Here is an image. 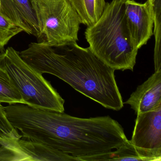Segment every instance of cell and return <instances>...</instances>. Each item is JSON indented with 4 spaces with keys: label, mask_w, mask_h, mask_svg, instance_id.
Wrapping results in <instances>:
<instances>
[{
    "label": "cell",
    "mask_w": 161,
    "mask_h": 161,
    "mask_svg": "<svg viewBox=\"0 0 161 161\" xmlns=\"http://www.w3.org/2000/svg\"><path fill=\"white\" fill-rule=\"evenodd\" d=\"M4 108L22 137L77 161L110 152L129 141L121 125L109 116L80 118L22 103Z\"/></svg>",
    "instance_id": "obj_1"
},
{
    "label": "cell",
    "mask_w": 161,
    "mask_h": 161,
    "mask_svg": "<svg viewBox=\"0 0 161 161\" xmlns=\"http://www.w3.org/2000/svg\"><path fill=\"white\" fill-rule=\"evenodd\" d=\"M19 53L21 58L41 74L49 73L64 80L86 97L107 109L121 110L123 100L113 69L77 43L51 46L32 43Z\"/></svg>",
    "instance_id": "obj_2"
},
{
    "label": "cell",
    "mask_w": 161,
    "mask_h": 161,
    "mask_svg": "<svg viewBox=\"0 0 161 161\" xmlns=\"http://www.w3.org/2000/svg\"><path fill=\"white\" fill-rule=\"evenodd\" d=\"M126 0L106 3L100 18L85 32L89 48L114 70L132 71L138 49L131 36L125 14Z\"/></svg>",
    "instance_id": "obj_3"
},
{
    "label": "cell",
    "mask_w": 161,
    "mask_h": 161,
    "mask_svg": "<svg viewBox=\"0 0 161 161\" xmlns=\"http://www.w3.org/2000/svg\"><path fill=\"white\" fill-rule=\"evenodd\" d=\"M0 67L8 73L24 104L41 110L63 113L64 100L38 72L9 47L0 53Z\"/></svg>",
    "instance_id": "obj_4"
},
{
    "label": "cell",
    "mask_w": 161,
    "mask_h": 161,
    "mask_svg": "<svg viewBox=\"0 0 161 161\" xmlns=\"http://www.w3.org/2000/svg\"><path fill=\"white\" fill-rule=\"evenodd\" d=\"M43 37L51 46L77 43L79 15L68 0H32Z\"/></svg>",
    "instance_id": "obj_5"
},
{
    "label": "cell",
    "mask_w": 161,
    "mask_h": 161,
    "mask_svg": "<svg viewBox=\"0 0 161 161\" xmlns=\"http://www.w3.org/2000/svg\"><path fill=\"white\" fill-rule=\"evenodd\" d=\"M130 142L137 147L161 151V104L137 114Z\"/></svg>",
    "instance_id": "obj_6"
},
{
    "label": "cell",
    "mask_w": 161,
    "mask_h": 161,
    "mask_svg": "<svg viewBox=\"0 0 161 161\" xmlns=\"http://www.w3.org/2000/svg\"><path fill=\"white\" fill-rule=\"evenodd\" d=\"M125 14L132 38L138 49L146 45L153 35V20L149 4L147 0L144 3L134 0H126Z\"/></svg>",
    "instance_id": "obj_7"
},
{
    "label": "cell",
    "mask_w": 161,
    "mask_h": 161,
    "mask_svg": "<svg viewBox=\"0 0 161 161\" xmlns=\"http://www.w3.org/2000/svg\"><path fill=\"white\" fill-rule=\"evenodd\" d=\"M0 12L28 34L43 37L32 0H0Z\"/></svg>",
    "instance_id": "obj_8"
},
{
    "label": "cell",
    "mask_w": 161,
    "mask_h": 161,
    "mask_svg": "<svg viewBox=\"0 0 161 161\" xmlns=\"http://www.w3.org/2000/svg\"><path fill=\"white\" fill-rule=\"evenodd\" d=\"M123 103L130 105L136 114L151 111L161 104V71H155L138 86Z\"/></svg>",
    "instance_id": "obj_9"
},
{
    "label": "cell",
    "mask_w": 161,
    "mask_h": 161,
    "mask_svg": "<svg viewBox=\"0 0 161 161\" xmlns=\"http://www.w3.org/2000/svg\"><path fill=\"white\" fill-rule=\"evenodd\" d=\"M22 137L0 104V161H25L19 149V140Z\"/></svg>",
    "instance_id": "obj_10"
},
{
    "label": "cell",
    "mask_w": 161,
    "mask_h": 161,
    "mask_svg": "<svg viewBox=\"0 0 161 161\" xmlns=\"http://www.w3.org/2000/svg\"><path fill=\"white\" fill-rule=\"evenodd\" d=\"M161 151H154L137 147L130 140L109 153L88 157L85 161H160Z\"/></svg>",
    "instance_id": "obj_11"
},
{
    "label": "cell",
    "mask_w": 161,
    "mask_h": 161,
    "mask_svg": "<svg viewBox=\"0 0 161 161\" xmlns=\"http://www.w3.org/2000/svg\"><path fill=\"white\" fill-rule=\"evenodd\" d=\"M19 148L25 161H74L76 159L31 140H19Z\"/></svg>",
    "instance_id": "obj_12"
},
{
    "label": "cell",
    "mask_w": 161,
    "mask_h": 161,
    "mask_svg": "<svg viewBox=\"0 0 161 161\" xmlns=\"http://www.w3.org/2000/svg\"><path fill=\"white\" fill-rule=\"evenodd\" d=\"M79 15L82 24L92 26L99 20L106 5L105 0H68Z\"/></svg>",
    "instance_id": "obj_13"
},
{
    "label": "cell",
    "mask_w": 161,
    "mask_h": 161,
    "mask_svg": "<svg viewBox=\"0 0 161 161\" xmlns=\"http://www.w3.org/2000/svg\"><path fill=\"white\" fill-rule=\"evenodd\" d=\"M149 4L153 23L155 37L154 49L155 71H161V0H147Z\"/></svg>",
    "instance_id": "obj_14"
},
{
    "label": "cell",
    "mask_w": 161,
    "mask_h": 161,
    "mask_svg": "<svg viewBox=\"0 0 161 161\" xmlns=\"http://www.w3.org/2000/svg\"><path fill=\"white\" fill-rule=\"evenodd\" d=\"M2 103L24 104L21 95L13 84L8 73L0 67V104Z\"/></svg>",
    "instance_id": "obj_15"
},
{
    "label": "cell",
    "mask_w": 161,
    "mask_h": 161,
    "mask_svg": "<svg viewBox=\"0 0 161 161\" xmlns=\"http://www.w3.org/2000/svg\"><path fill=\"white\" fill-rule=\"evenodd\" d=\"M23 31L20 27L0 12V51H3L4 47L13 37Z\"/></svg>",
    "instance_id": "obj_16"
}]
</instances>
